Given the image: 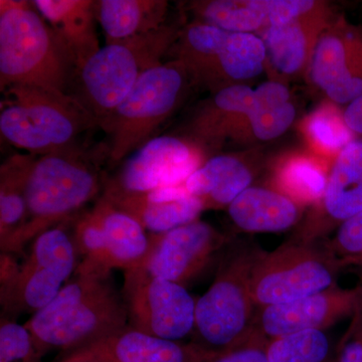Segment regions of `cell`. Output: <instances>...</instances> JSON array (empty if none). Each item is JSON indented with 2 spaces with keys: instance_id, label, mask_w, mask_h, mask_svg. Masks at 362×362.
<instances>
[{
  "instance_id": "obj_1",
  "label": "cell",
  "mask_w": 362,
  "mask_h": 362,
  "mask_svg": "<svg viewBox=\"0 0 362 362\" xmlns=\"http://www.w3.org/2000/svg\"><path fill=\"white\" fill-rule=\"evenodd\" d=\"M23 325L44 356L59 350V356L129 326L122 292L111 275L96 274H75Z\"/></svg>"
},
{
  "instance_id": "obj_2",
  "label": "cell",
  "mask_w": 362,
  "mask_h": 362,
  "mask_svg": "<svg viewBox=\"0 0 362 362\" xmlns=\"http://www.w3.org/2000/svg\"><path fill=\"white\" fill-rule=\"evenodd\" d=\"M87 148L37 157L26 187L23 226L1 245V252L18 254L37 235L71 223L89 202L103 194L102 160Z\"/></svg>"
},
{
  "instance_id": "obj_3",
  "label": "cell",
  "mask_w": 362,
  "mask_h": 362,
  "mask_svg": "<svg viewBox=\"0 0 362 362\" xmlns=\"http://www.w3.org/2000/svg\"><path fill=\"white\" fill-rule=\"evenodd\" d=\"M261 250L244 240L226 245L213 284L197 301L192 342L220 354L267 344L257 329L258 308L251 293L252 267Z\"/></svg>"
},
{
  "instance_id": "obj_4",
  "label": "cell",
  "mask_w": 362,
  "mask_h": 362,
  "mask_svg": "<svg viewBox=\"0 0 362 362\" xmlns=\"http://www.w3.org/2000/svg\"><path fill=\"white\" fill-rule=\"evenodd\" d=\"M1 93L2 137L33 156L85 149L83 135L99 126L73 95L32 86H13Z\"/></svg>"
},
{
  "instance_id": "obj_5",
  "label": "cell",
  "mask_w": 362,
  "mask_h": 362,
  "mask_svg": "<svg viewBox=\"0 0 362 362\" xmlns=\"http://www.w3.org/2000/svg\"><path fill=\"white\" fill-rule=\"evenodd\" d=\"M73 65L33 1L0 0V90L32 86L70 94Z\"/></svg>"
},
{
  "instance_id": "obj_6",
  "label": "cell",
  "mask_w": 362,
  "mask_h": 362,
  "mask_svg": "<svg viewBox=\"0 0 362 362\" xmlns=\"http://www.w3.org/2000/svg\"><path fill=\"white\" fill-rule=\"evenodd\" d=\"M175 25L123 42L106 44L78 74L81 102L96 119L99 127L110 131L119 107L138 78L149 69L161 65L180 35Z\"/></svg>"
},
{
  "instance_id": "obj_7",
  "label": "cell",
  "mask_w": 362,
  "mask_h": 362,
  "mask_svg": "<svg viewBox=\"0 0 362 362\" xmlns=\"http://www.w3.org/2000/svg\"><path fill=\"white\" fill-rule=\"evenodd\" d=\"M341 263L325 243L287 240L261 250L252 267V298L257 308L288 303L337 286Z\"/></svg>"
},
{
  "instance_id": "obj_8",
  "label": "cell",
  "mask_w": 362,
  "mask_h": 362,
  "mask_svg": "<svg viewBox=\"0 0 362 362\" xmlns=\"http://www.w3.org/2000/svg\"><path fill=\"white\" fill-rule=\"evenodd\" d=\"M192 85L185 66L170 59L145 71L119 107L109 133V161L118 163L153 139Z\"/></svg>"
},
{
  "instance_id": "obj_9",
  "label": "cell",
  "mask_w": 362,
  "mask_h": 362,
  "mask_svg": "<svg viewBox=\"0 0 362 362\" xmlns=\"http://www.w3.org/2000/svg\"><path fill=\"white\" fill-rule=\"evenodd\" d=\"M71 230L80 257L75 274L111 275L114 269L140 268L151 249L150 233L104 195L71 221Z\"/></svg>"
},
{
  "instance_id": "obj_10",
  "label": "cell",
  "mask_w": 362,
  "mask_h": 362,
  "mask_svg": "<svg viewBox=\"0 0 362 362\" xmlns=\"http://www.w3.org/2000/svg\"><path fill=\"white\" fill-rule=\"evenodd\" d=\"M69 223L40 233L11 280L1 285L4 317L35 314L54 299L78 266L77 247Z\"/></svg>"
},
{
  "instance_id": "obj_11",
  "label": "cell",
  "mask_w": 362,
  "mask_h": 362,
  "mask_svg": "<svg viewBox=\"0 0 362 362\" xmlns=\"http://www.w3.org/2000/svg\"><path fill=\"white\" fill-rule=\"evenodd\" d=\"M121 292L133 329L173 341L194 332L197 301L183 286L140 267L124 271Z\"/></svg>"
},
{
  "instance_id": "obj_12",
  "label": "cell",
  "mask_w": 362,
  "mask_h": 362,
  "mask_svg": "<svg viewBox=\"0 0 362 362\" xmlns=\"http://www.w3.org/2000/svg\"><path fill=\"white\" fill-rule=\"evenodd\" d=\"M209 150L190 136H156L133 152L104 187L143 194L181 185L209 159Z\"/></svg>"
},
{
  "instance_id": "obj_13",
  "label": "cell",
  "mask_w": 362,
  "mask_h": 362,
  "mask_svg": "<svg viewBox=\"0 0 362 362\" xmlns=\"http://www.w3.org/2000/svg\"><path fill=\"white\" fill-rule=\"evenodd\" d=\"M151 249L145 268L156 277L185 287L199 277L232 240L199 220L168 233H150Z\"/></svg>"
},
{
  "instance_id": "obj_14",
  "label": "cell",
  "mask_w": 362,
  "mask_h": 362,
  "mask_svg": "<svg viewBox=\"0 0 362 362\" xmlns=\"http://www.w3.org/2000/svg\"><path fill=\"white\" fill-rule=\"evenodd\" d=\"M307 78L329 101L349 105L362 95V33L331 21L316 45Z\"/></svg>"
},
{
  "instance_id": "obj_15",
  "label": "cell",
  "mask_w": 362,
  "mask_h": 362,
  "mask_svg": "<svg viewBox=\"0 0 362 362\" xmlns=\"http://www.w3.org/2000/svg\"><path fill=\"white\" fill-rule=\"evenodd\" d=\"M362 211V140L349 143L331 166L322 199L292 235L291 240L318 243L345 221Z\"/></svg>"
},
{
  "instance_id": "obj_16",
  "label": "cell",
  "mask_w": 362,
  "mask_h": 362,
  "mask_svg": "<svg viewBox=\"0 0 362 362\" xmlns=\"http://www.w3.org/2000/svg\"><path fill=\"white\" fill-rule=\"evenodd\" d=\"M362 312V286H334L288 303L258 309L256 326L267 341L305 330H323Z\"/></svg>"
},
{
  "instance_id": "obj_17",
  "label": "cell",
  "mask_w": 362,
  "mask_h": 362,
  "mask_svg": "<svg viewBox=\"0 0 362 362\" xmlns=\"http://www.w3.org/2000/svg\"><path fill=\"white\" fill-rule=\"evenodd\" d=\"M221 356L195 342L161 339L128 326L54 362H211Z\"/></svg>"
},
{
  "instance_id": "obj_18",
  "label": "cell",
  "mask_w": 362,
  "mask_h": 362,
  "mask_svg": "<svg viewBox=\"0 0 362 362\" xmlns=\"http://www.w3.org/2000/svg\"><path fill=\"white\" fill-rule=\"evenodd\" d=\"M333 21L327 2L310 13L280 25H268L259 33L267 52V70L272 80L307 78L312 57L324 30Z\"/></svg>"
},
{
  "instance_id": "obj_19",
  "label": "cell",
  "mask_w": 362,
  "mask_h": 362,
  "mask_svg": "<svg viewBox=\"0 0 362 362\" xmlns=\"http://www.w3.org/2000/svg\"><path fill=\"white\" fill-rule=\"evenodd\" d=\"M42 18L76 71V76L100 49L96 11L92 0H35Z\"/></svg>"
},
{
  "instance_id": "obj_20",
  "label": "cell",
  "mask_w": 362,
  "mask_h": 362,
  "mask_svg": "<svg viewBox=\"0 0 362 362\" xmlns=\"http://www.w3.org/2000/svg\"><path fill=\"white\" fill-rule=\"evenodd\" d=\"M246 153L209 157L183 182L185 192L204 204V209H228L258 173L255 158Z\"/></svg>"
},
{
  "instance_id": "obj_21",
  "label": "cell",
  "mask_w": 362,
  "mask_h": 362,
  "mask_svg": "<svg viewBox=\"0 0 362 362\" xmlns=\"http://www.w3.org/2000/svg\"><path fill=\"white\" fill-rule=\"evenodd\" d=\"M254 98L247 85H235L214 93L197 111L189 125V136L209 149L226 140L237 141Z\"/></svg>"
},
{
  "instance_id": "obj_22",
  "label": "cell",
  "mask_w": 362,
  "mask_h": 362,
  "mask_svg": "<svg viewBox=\"0 0 362 362\" xmlns=\"http://www.w3.org/2000/svg\"><path fill=\"white\" fill-rule=\"evenodd\" d=\"M304 207L271 187L252 185L228 207L238 230L245 233H280L302 220Z\"/></svg>"
},
{
  "instance_id": "obj_23",
  "label": "cell",
  "mask_w": 362,
  "mask_h": 362,
  "mask_svg": "<svg viewBox=\"0 0 362 362\" xmlns=\"http://www.w3.org/2000/svg\"><path fill=\"white\" fill-rule=\"evenodd\" d=\"M168 6L164 0H99L95 11L106 35V44H113L156 32L165 25Z\"/></svg>"
},
{
  "instance_id": "obj_24",
  "label": "cell",
  "mask_w": 362,
  "mask_h": 362,
  "mask_svg": "<svg viewBox=\"0 0 362 362\" xmlns=\"http://www.w3.org/2000/svg\"><path fill=\"white\" fill-rule=\"evenodd\" d=\"M114 206L130 214L149 233L159 235L199 220L204 204L194 197L169 202H151L143 194L104 187L103 194Z\"/></svg>"
},
{
  "instance_id": "obj_25",
  "label": "cell",
  "mask_w": 362,
  "mask_h": 362,
  "mask_svg": "<svg viewBox=\"0 0 362 362\" xmlns=\"http://www.w3.org/2000/svg\"><path fill=\"white\" fill-rule=\"evenodd\" d=\"M296 114L285 83L267 81L254 89L252 107L237 142L276 139L291 127Z\"/></svg>"
},
{
  "instance_id": "obj_26",
  "label": "cell",
  "mask_w": 362,
  "mask_h": 362,
  "mask_svg": "<svg viewBox=\"0 0 362 362\" xmlns=\"http://www.w3.org/2000/svg\"><path fill=\"white\" fill-rule=\"evenodd\" d=\"M331 166L311 152L288 154L274 166L270 187L310 209L322 199Z\"/></svg>"
},
{
  "instance_id": "obj_27",
  "label": "cell",
  "mask_w": 362,
  "mask_h": 362,
  "mask_svg": "<svg viewBox=\"0 0 362 362\" xmlns=\"http://www.w3.org/2000/svg\"><path fill=\"white\" fill-rule=\"evenodd\" d=\"M267 70L265 44L256 33H230L218 57L211 92L247 85Z\"/></svg>"
},
{
  "instance_id": "obj_28",
  "label": "cell",
  "mask_w": 362,
  "mask_h": 362,
  "mask_svg": "<svg viewBox=\"0 0 362 362\" xmlns=\"http://www.w3.org/2000/svg\"><path fill=\"white\" fill-rule=\"evenodd\" d=\"M37 156L13 154L0 166V246L23 226L26 187Z\"/></svg>"
},
{
  "instance_id": "obj_29",
  "label": "cell",
  "mask_w": 362,
  "mask_h": 362,
  "mask_svg": "<svg viewBox=\"0 0 362 362\" xmlns=\"http://www.w3.org/2000/svg\"><path fill=\"white\" fill-rule=\"evenodd\" d=\"M187 11L228 33L259 35L267 25L265 0H195L187 2Z\"/></svg>"
},
{
  "instance_id": "obj_30",
  "label": "cell",
  "mask_w": 362,
  "mask_h": 362,
  "mask_svg": "<svg viewBox=\"0 0 362 362\" xmlns=\"http://www.w3.org/2000/svg\"><path fill=\"white\" fill-rule=\"evenodd\" d=\"M301 133L311 153L333 164L338 154L356 140L343 118V112L328 100L300 124Z\"/></svg>"
},
{
  "instance_id": "obj_31",
  "label": "cell",
  "mask_w": 362,
  "mask_h": 362,
  "mask_svg": "<svg viewBox=\"0 0 362 362\" xmlns=\"http://www.w3.org/2000/svg\"><path fill=\"white\" fill-rule=\"evenodd\" d=\"M268 362H334L329 338L323 330H305L269 340Z\"/></svg>"
},
{
  "instance_id": "obj_32",
  "label": "cell",
  "mask_w": 362,
  "mask_h": 362,
  "mask_svg": "<svg viewBox=\"0 0 362 362\" xmlns=\"http://www.w3.org/2000/svg\"><path fill=\"white\" fill-rule=\"evenodd\" d=\"M44 356L25 325L2 317L0 323V362H42Z\"/></svg>"
},
{
  "instance_id": "obj_33",
  "label": "cell",
  "mask_w": 362,
  "mask_h": 362,
  "mask_svg": "<svg viewBox=\"0 0 362 362\" xmlns=\"http://www.w3.org/2000/svg\"><path fill=\"white\" fill-rule=\"evenodd\" d=\"M325 244L343 269H362V211L338 226L334 238Z\"/></svg>"
},
{
  "instance_id": "obj_34",
  "label": "cell",
  "mask_w": 362,
  "mask_h": 362,
  "mask_svg": "<svg viewBox=\"0 0 362 362\" xmlns=\"http://www.w3.org/2000/svg\"><path fill=\"white\" fill-rule=\"evenodd\" d=\"M266 345L254 344L221 354L211 362H268L265 354Z\"/></svg>"
},
{
  "instance_id": "obj_35",
  "label": "cell",
  "mask_w": 362,
  "mask_h": 362,
  "mask_svg": "<svg viewBox=\"0 0 362 362\" xmlns=\"http://www.w3.org/2000/svg\"><path fill=\"white\" fill-rule=\"evenodd\" d=\"M337 362H362V321L351 337H347Z\"/></svg>"
},
{
  "instance_id": "obj_36",
  "label": "cell",
  "mask_w": 362,
  "mask_h": 362,
  "mask_svg": "<svg viewBox=\"0 0 362 362\" xmlns=\"http://www.w3.org/2000/svg\"><path fill=\"white\" fill-rule=\"evenodd\" d=\"M343 118L354 135H362V95L347 105Z\"/></svg>"
}]
</instances>
